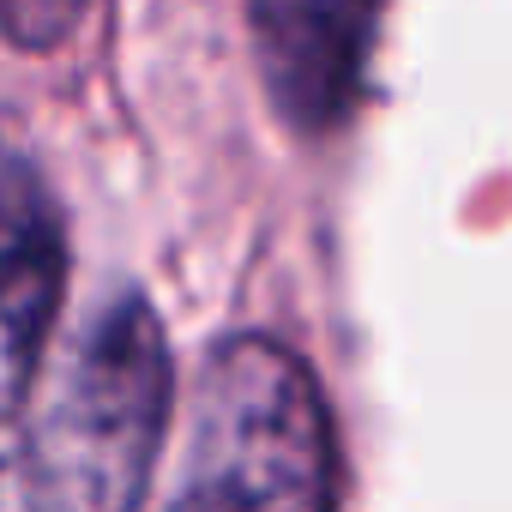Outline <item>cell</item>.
<instances>
[{"mask_svg": "<svg viewBox=\"0 0 512 512\" xmlns=\"http://www.w3.org/2000/svg\"><path fill=\"white\" fill-rule=\"evenodd\" d=\"M169 512H338L332 410L290 344L235 332L205 356Z\"/></svg>", "mask_w": 512, "mask_h": 512, "instance_id": "cell-1", "label": "cell"}, {"mask_svg": "<svg viewBox=\"0 0 512 512\" xmlns=\"http://www.w3.org/2000/svg\"><path fill=\"white\" fill-rule=\"evenodd\" d=\"M169 422V344L145 296L109 302L31 446V512H139Z\"/></svg>", "mask_w": 512, "mask_h": 512, "instance_id": "cell-2", "label": "cell"}, {"mask_svg": "<svg viewBox=\"0 0 512 512\" xmlns=\"http://www.w3.org/2000/svg\"><path fill=\"white\" fill-rule=\"evenodd\" d=\"M253 55L284 127L332 133L362 97L380 0H247Z\"/></svg>", "mask_w": 512, "mask_h": 512, "instance_id": "cell-3", "label": "cell"}, {"mask_svg": "<svg viewBox=\"0 0 512 512\" xmlns=\"http://www.w3.org/2000/svg\"><path fill=\"white\" fill-rule=\"evenodd\" d=\"M67 284V229L37 163L0 139V416H7L43 356Z\"/></svg>", "mask_w": 512, "mask_h": 512, "instance_id": "cell-4", "label": "cell"}, {"mask_svg": "<svg viewBox=\"0 0 512 512\" xmlns=\"http://www.w3.org/2000/svg\"><path fill=\"white\" fill-rule=\"evenodd\" d=\"M91 13V0H0V31H7L13 49L49 55L61 49Z\"/></svg>", "mask_w": 512, "mask_h": 512, "instance_id": "cell-5", "label": "cell"}]
</instances>
